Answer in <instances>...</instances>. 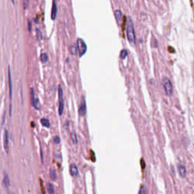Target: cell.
<instances>
[{"label": "cell", "instance_id": "17", "mask_svg": "<svg viewBox=\"0 0 194 194\" xmlns=\"http://www.w3.org/2000/svg\"><path fill=\"white\" fill-rule=\"evenodd\" d=\"M3 184L4 186L5 187H8L10 185V181H9V178H8V175L7 174H5V176H4V178H3Z\"/></svg>", "mask_w": 194, "mask_h": 194}, {"label": "cell", "instance_id": "21", "mask_svg": "<svg viewBox=\"0 0 194 194\" xmlns=\"http://www.w3.org/2000/svg\"><path fill=\"white\" fill-rule=\"evenodd\" d=\"M37 37L38 40L39 41H41L43 40V34H42V32H41V31L40 29H37Z\"/></svg>", "mask_w": 194, "mask_h": 194}, {"label": "cell", "instance_id": "6", "mask_svg": "<svg viewBox=\"0 0 194 194\" xmlns=\"http://www.w3.org/2000/svg\"><path fill=\"white\" fill-rule=\"evenodd\" d=\"M86 102L84 100V98H83V100L81 102V105H80L79 109H78V113H79L80 116H84L86 114Z\"/></svg>", "mask_w": 194, "mask_h": 194}, {"label": "cell", "instance_id": "7", "mask_svg": "<svg viewBox=\"0 0 194 194\" xmlns=\"http://www.w3.org/2000/svg\"><path fill=\"white\" fill-rule=\"evenodd\" d=\"M31 104L33 106L36 108V109H39V105H38V100L37 99H35L34 97V88L31 89Z\"/></svg>", "mask_w": 194, "mask_h": 194}, {"label": "cell", "instance_id": "4", "mask_svg": "<svg viewBox=\"0 0 194 194\" xmlns=\"http://www.w3.org/2000/svg\"><path fill=\"white\" fill-rule=\"evenodd\" d=\"M77 46H78V52H79L80 56H83L84 54L86 53L87 47L86 43L81 38H78V41H77Z\"/></svg>", "mask_w": 194, "mask_h": 194}, {"label": "cell", "instance_id": "25", "mask_svg": "<svg viewBox=\"0 0 194 194\" xmlns=\"http://www.w3.org/2000/svg\"><path fill=\"white\" fill-rule=\"evenodd\" d=\"M28 29H29V31L31 32V23L30 22V21L28 22Z\"/></svg>", "mask_w": 194, "mask_h": 194}, {"label": "cell", "instance_id": "5", "mask_svg": "<svg viewBox=\"0 0 194 194\" xmlns=\"http://www.w3.org/2000/svg\"><path fill=\"white\" fill-rule=\"evenodd\" d=\"M8 86H9V97H10V115H11V100H12V81H11V70L10 67H8Z\"/></svg>", "mask_w": 194, "mask_h": 194}, {"label": "cell", "instance_id": "14", "mask_svg": "<svg viewBox=\"0 0 194 194\" xmlns=\"http://www.w3.org/2000/svg\"><path fill=\"white\" fill-rule=\"evenodd\" d=\"M49 175H50V178L52 181H56L57 176H56V172H55V169H53V168H51L50 171H49Z\"/></svg>", "mask_w": 194, "mask_h": 194}, {"label": "cell", "instance_id": "2", "mask_svg": "<svg viewBox=\"0 0 194 194\" xmlns=\"http://www.w3.org/2000/svg\"><path fill=\"white\" fill-rule=\"evenodd\" d=\"M162 84H163L164 90L167 96H171L173 93V85H172V81H170L169 78H165L162 80Z\"/></svg>", "mask_w": 194, "mask_h": 194}, {"label": "cell", "instance_id": "9", "mask_svg": "<svg viewBox=\"0 0 194 194\" xmlns=\"http://www.w3.org/2000/svg\"><path fill=\"white\" fill-rule=\"evenodd\" d=\"M178 172H179L180 175H181L182 178H185L187 175L186 167H185L184 165L179 164V165H178Z\"/></svg>", "mask_w": 194, "mask_h": 194}, {"label": "cell", "instance_id": "18", "mask_svg": "<svg viewBox=\"0 0 194 194\" xmlns=\"http://www.w3.org/2000/svg\"><path fill=\"white\" fill-rule=\"evenodd\" d=\"M41 124L43 125V126L46 127V128H49L50 127V122H49V121L47 118H42L41 119Z\"/></svg>", "mask_w": 194, "mask_h": 194}, {"label": "cell", "instance_id": "24", "mask_svg": "<svg viewBox=\"0 0 194 194\" xmlns=\"http://www.w3.org/2000/svg\"><path fill=\"white\" fill-rule=\"evenodd\" d=\"M28 2H29V1H28V0H24V8H25V9H27V8H28Z\"/></svg>", "mask_w": 194, "mask_h": 194}, {"label": "cell", "instance_id": "20", "mask_svg": "<svg viewBox=\"0 0 194 194\" xmlns=\"http://www.w3.org/2000/svg\"><path fill=\"white\" fill-rule=\"evenodd\" d=\"M128 52L126 49H122L121 51V53H120V58H122V59H125L127 57V55H128Z\"/></svg>", "mask_w": 194, "mask_h": 194}, {"label": "cell", "instance_id": "13", "mask_svg": "<svg viewBox=\"0 0 194 194\" xmlns=\"http://www.w3.org/2000/svg\"><path fill=\"white\" fill-rule=\"evenodd\" d=\"M71 140H72L73 143L78 144V135H77V134L75 131H72V132L71 133Z\"/></svg>", "mask_w": 194, "mask_h": 194}, {"label": "cell", "instance_id": "16", "mask_svg": "<svg viewBox=\"0 0 194 194\" xmlns=\"http://www.w3.org/2000/svg\"><path fill=\"white\" fill-rule=\"evenodd\" d=\"M47 190H48V193L49 194H55V189H54L53 185L51 183L47 184Z\"/></svg>", "mask_w": 194, "mask_h": 194}, {"label": "cell", "instance_id": "8", "mask_svg": "<svg viewBox=\"0 0 194 194\" xmlns=\"http://www.w3.org/2000/svg\"><path fill=\"white\" fill-rule=\"evenodd\" d=\"M70 174L73 177H78L79 171H78V166L75 164L73 163L70 165Z\"/></svg>", "mask_w": 194, "mask_h": 194}, {"label": "cell", "instance_id": "3", "mask_svg": "<svg viewBox=\"0 0 194 194\" xmlns=\"http://www.w3.org/2000/svg\"><path fill=\"white\" fill-rule=\"evenodd\" d=\"M58 98H59V105H58V114L59 115H62L64 111V99H63V91L61 86L58 87Z\"/></svg>", "mask_w": 194, "mask_h": 194}, {"label": "cell", "instance_id": "10", "mask_svg": "<svg viewBox=\"0 0 194 194\" xmlns=\"http://www.w3.org/2000/svg\"><path fill=\"white\" fill-rule=\"evenodd\" d=\"M57 15V5L56 0H53L52 2V13H51V18L52 20H55L56 18Z\"/></svg>", "mask_w": 194, "mask_h": 194}, {"label": "cell", "instance_id": "12", "mask_svg": "<svg viewBox=\"0 0 194 194\" xmlns=\"http://www.w3.org/2000/svg\"><path fill=\"white\" fill-rule=\"evenodd\" d=\"M8 144V133L7 130L5 131V134H4V148L5 150H7Z\"/></svg>", "mask_w": 194, "mask_h": 194}, {"label": "cell", "instance_id": "1", "mask_svg": "<svg viewBox=\"0 0 194 194\" xmlns=\"http://www.w3.org/2000/svg\"><path fill=\"white\" fill-rule=\"evenodd\" d=\"M126 31L127 37H128L129 43L131 45H134L136 43V34H135L134 23H133L131 18H130V17L127 18Z\"/></svg>", "mask_w": 194, "mask_h": 194}, {"label": "cell", "instance_id": "23", "mask_svg": "<svg viewBox=\"0 0 194 194\" xmlns=\"http://www.w3.org/2000/svg\"><path fill=\"white\" fill-rule=\"evenodd\" d=\"M139 194H146V191L145 188L143 186L141 187V188L139 190Z\"/></svg>", "mask_w": 194, "mask_h": 194}, {"label": "cell", "instance_id": "11", "mask_svg": "<svg viewBox=\"0 0 194 194\" xmlns=\"http://www.w3.org/2000/svg\"><path fill=\"white\" fill-rule=\"evenodd\" d=\"M115 16L118 24H121L122 23V18H123V14H122L121 10H116L115 11Z\"/></svg>", "mask_w": 194, "mask_h": 194}, {"label": "cell", "instance_id": "26", "mask_svg": "<svg viewBox=\"0 0 194 194\" xmlns=\"http://www.w3.org/2000/svg\"><path fill=\"white\" fill-rule=\"evenodd\" d=\"M141 164H142V168H143V169L144 167H145V166H144V164H145V163H144L143 159H141Z\"/></svg>", "mask_w": 194, "mask_h": 194}, {"label": "cell", "instance_id": "15", "mask_svg": "<svg viewBox=\"0 0 194 194\" xmlns=\"http://www.w3.org/2000/svg\"><path fill=\"white\" fill-rule=\"evenodd\" d=\"M70 52H71V55H76L77 54H78V46L75 45H71V47H70Z\"/></svg>", "mask_w": 194, "mask_h": 194}, {"label": "cell", "instance_id": "22", "mask_svg": "<svg viewBox=\"0 0 194 194\" xmlns=\"http://www.w3.org/2000/svg\"><path fill=\"white\" fill-rule=\"evenodd\" d=\"M60 142H61V140H60L59 137L55 136L54 137V143H55V144H59Z\"/></svg>", "mask_w": 194, "mask_h": 194}, {"label": "cell", "instance_id": "19", "mask_svg": "<svg viewBox=\"0 0 194 194\" xmlns=\"http://www.w3.org/2000/svg\"><path fill=\"white\" fill-rule=\"evenodd\" d=\"M48 55H47L46 53H42L40 55V61L43 63H46L47 61H48Z\"/></svg>", "mask_w": 194, "mask_h": 194}]
</instances>
